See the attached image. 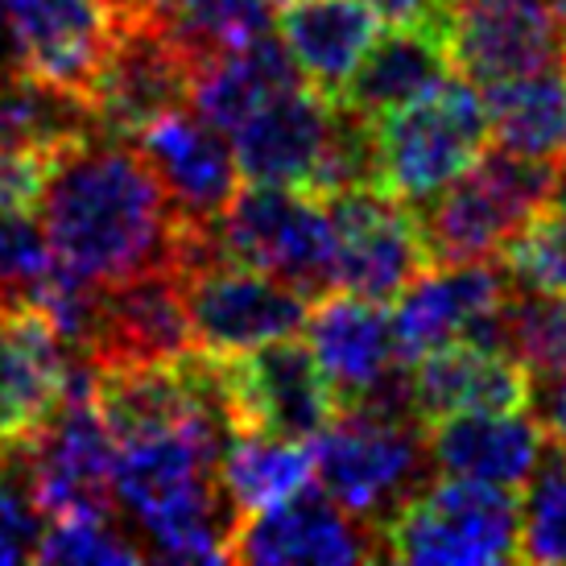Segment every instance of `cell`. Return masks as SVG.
<instances>
[{
  "mask_svg": "<svg viewBox=\"0 0 566 566\" xmlns=\"http://www.w3.org/2000/svg\"><path fill=\"white\" fill-rule=\"evenodd\" d=\"M42 228L54 261L95 285L187 273L216 252L211 228L178 216L137 142L95 133L50 161Z\"/></svg>",
  "mask_w": 566,
  "mask_h": 566,
  "instance_id": "obj_1",
  "label": "cell"
},
{
  "mask_svg": "<svg viewBox=\"0 0 566 566\" xmlns=\"http://www.w3.org/2000/svg\"><path fill=\"white\" fill-rule=\"evenodd\" d=\"M311 455L318 484L380 534L434 475L426 422L409 409V397L335 409Z\"/></svg>",
  "mask_w": 566,
  "mask_h": 566,
  "instance_id": "obj_2",
  "label": "cell"
},
{
  "mask_svg": "<svg viewBox=\"0 0 566 566\" xmlns=\"http://www.w3.org/2000/svg\"><path fill=\"white\" fill-rule=\"evenodd\" d=\"M563 161L525 158L513 149H484L480 158L447 182L439 195L418 203L426 249L434 265L492 261L509 249L525 223L551 203Z\"/></svg>",
  "mask_w": 566,
  "mask_h": 566,
  "instance_id": "obj_3",
  "label": "cell"
},
{
  "mask_svg": "<svg viewBox=\"0 0 566 566\" xmlns=\"http://www.w3.org/2000/svg\"><path fill=\"white\" fill-rule=\"evenodd\" d=\"M377 187L401 203H426L447 182H455L488 149V108L472 80L447 75L439 87L409 99L406 108L380 116Z\"/></svg>",
  "mask_w": 566,
  "mask_h": 566,
  "instance_id": "obj_4",
  "label": "cell"
},
{
  "mask_svg": "<svg viewBox=\"0 0 566 566\" xmlns=\"http://www.w3.org/2000/svg\"><path fill=\"white\" fill-rule=\"evenodd\" d=\"M211 240L223 261L273 273L311 302L335 290V223L311 190L252 182L211 223Z\"/></svg>",
  "mask_w": 566,
  "mask_h": 566,
  "instance_id": "obj_5",
  "label": "cell"
},
{
  "mask_svg": "<svg viewBox=\"0 0 566 566\" xmlns=\"http://www.w3.org/2000/svg\"><path fill=\"white\" fill-rule=\"evenodd\" d=\"M385 558L426 566L517 563V504L501 484L447 475L426 484L394 517Z\"/></svg>",
  "mask_w": 566,
  "mask_h": 566,
  "instance_id": "obj_6",
  "label": "cell"
},
{
  "mask_svg": "<svg viewBox=\"0 0 566 566\" xmlns=\"http://www.w3.org/2000/svg\"><path fill=\"white\" fill-rule=\"evenodd\" d=\"M182 294L195 347L220 360L273 339H290L311 318V298L302 290L273 273L223 261L220 252L182 273Z\"/></svg>",
  "mask_w": 566,
  "mask_h": 566,
  "instance_id": "obj_7",
  "label": "cell"
},
{
  "mask_svg": "<svg viewBox=\"0 0 566 566\" xmlns=\"http://www.w3.org/2000/svg\"><path fill=\"white\" fill-rule=\"evenodd\" d=\"M335 223V290L373 302H397L434 265L418 207L380 187L331 195Z\"/></svg>",
  "mask_w": 566,
  "mask_h": 566,
  "instance_id": "obj_8",
  "label": "cell"
},
{
  "mask_svg": "<svg viewBox=\"0 0 566 566\" xmlns=\"http://www.w3.org/2000/svg\"><path fill=\"white\" fill-rule=\"evenodd\" d=\"M220 377L232 434L252 430V434L311 442L339 409L311 344L294 335L240 356H223Z\"/></svg>",
  "mask_w": 566,
  "mask_h": 566,
  "instance_id": "obj_9",
  "label": "cell"
},
{
  "mask_svg": "<svg viewBox=\"0 0 566 566\" xmlns=\"http://www.w3.org/2000/svg\"><path fill=\"white\" fill-rule=\"evenodd\" d=\"M190 59L178 50L158 17L116 21L108 54L87 92L99 133L133 142L166 112L187 108Z\"/></svg>",
  "mask_w": 566,
  "mask_h": 566,
  "instance_id": "obj_10",
  "label": "cell"
},
{
  "mask_svg": "<svg viewBox=\"0 0 566 566\" xmlns=\"http://www.w3.org/2000/svg\"><path fill=\"white\" fill-rule=\"evenodd\" d=\"M447 54L475 87L563 63V9L554 0H451Z\"/></svg>",
  "mask_w": 566,
  "mask_h": 566,
  "instance_id": "obj_11",
  "label": "cell"
},
{
  "mask_svg": "<svg viewBox=\"0 0 566 566\" xmlns=\"http://www.w3.org/2000/svg\"><path fill=\"white\" fill-rule=\"evenodd\" d=\"M385 558V534L352 517L327 488L306 484L294 496L269 504L237 525L228 563H377Z\"/></svg>",
  "mask_w": 566,
  "mask_h": 566,
  "instance_id": "obj_12",
  "label": "cell"
},
{
  "mask_svg": "<svg viewBox=\"0 0 566 566\" xmlns=\"http://www.w3.org/2000/svg\"><path fill=\"white\" fill-rule=\"evenodd\" d=\"M306 344L315 352L339 409L406 394L394 315L385 311V302L344 290L323 294L306 318Z\"/></svg>",
  "mask_w": 566,
  "mask_h": 566,
  "instance_id": "obj_13",
  "label": "cell"
},
{
  "mask_svg": "<svg viewBox=\"0 0 566 566\" xmlns=\"http://www.w3.org/2000/svg\"><path fill=\"white\" fill-rule=\"evenodd\" d=\"M335 133H339V99L315 92L302 80L269 95L249 120H240L232 128V149L240 174L252 182L318 195Z\"/></svg>",
  "mask_w": 566,
  "mask_h": 566,
  "instance_id": "obj_14",
  "label": "cell"
},
{
  "mask_svg": "<svg viewBox=\"0 0 566 566\" xmlns=\"http://www.w3.org/2000/svg\"><path fill=\"white\" fill-rule=\"evenodd\" d=\"M513 273L492 261L468 265H430L394 306V335L401 360L413 364L434 347L492 339L501 302L513 290Z\"/></svg>",
  "mask_w": 566,
  "mask_h": 566,
  "instance_id": "obj_15",
  "label": "cell"
},
{
  "mask_svg": "<svg viewBox=\"0 0 566 566\" xmlns=\"http://www.w3.org/2000/svg\"><path fill=\"white\" fill-rule=\"evenodd\" d=\"M187 352H195V335H190L182 273L161 269L99 290L95 327L83 352L92 368L161 364Z\"/></svg>",
  "mask_w": 566,
  "mask_h": 566,
  "instance_id": "obj_16",
  "label": "cell"
},
{
  "mask_svg": "<svg viewBox=\"0 0 566 566\" xmlns=\"http://www.w3.org/2000/svg\"><path fill=\"white\" fill-rule=\"evenodd\" d=\"M142 149L158 182L166 187L178 216L199 228L223 216V207L237 199L240 190V161L232 142L216 125H207L195 112H166L142 137H133Z\"/></svg>",
  "mask_w": 566,
  "mask_h": 566,
  "instance_id": "obj_17",
  "label": "cell"
},
{
  "mask_svg": "<svg viewBox=\"0 0 566 566\" xmlns=\"http://www.w3.org/2000/svg\"><path fill=\"white\" fill-rule=\"evenodd\" d=\"M409 409L422 422H439L451 413H513L530 409L534 380L504 347L459 339V344L434 347L413 360L406 373Z\"/></svg>",
  "mask_w": 566,
  "mask_h": 566,
  "instance_id": "obj_18",
  "label": "cell"
},
{
  "mask_svg": "<svg viewBox=\"0 0 566 566\" xmlns=\"http://www.w3.org/2000/svg\"><path fill=\"white\" fill-rule=\"evenodd\" d=\"M21 63L30 75L87 99L116 17L104 0H9Z\"/></svg>",
  "mask_w": 566,
  "mask_h": 566,
  "instance_id": "obj_19",
  "label": "cell"
},
{
  "mask_svg": "<svg viewBox=\"0 0 566 566\" xmlns=\"http://www.w3.org/2000/svg\"><path fill=\"white\" fill-rule=\"evenodd\" d=\"M75 352L42 311H0V447L30 439L66 394Z\"/></svg>",
  "mask_w": 566,
  "mask_h": 566,
  "instance_id": "obj_20",
  "label": "cell"
},
{
  "mask_svg": "<svg viewBox=\"0 0 566 566\" xmlns=\"http://www.w3.org/2000/svg\"><path fill=\"white\" fill-rule=\"evenodd\" d=\"M426 442L439 475L525 488L546 451V426L525 409H513V413L475 409V413H451L439 422H426Z\"/></svg>",
  "mask_w": 566,
  "mask_h": 566,
  "instance_id": "obj_21",
  "label": "cell"
},
{
  "mask_svg": "<svg viewBox=\"0 0 566 566\" xmlns=\"http://www.w3.org/2000/svg\"><path fill=\"white\" fill-rule=\"evenodd\" d=\"M447 71H451L447 33L434 25H394L364 50L360 66L339 92V104L377 125L380 116L406 108L409 99L439 87Z\"/></svg>",
  "mask_w": 566,
  "mask_h": 566,
  "instance_id": "obj_22",
  "label": "cell"
},
{
  "mask_svg": "<svg viewBox=\"0 0 566 566\" xmlns=\"http://www.w3.org/2000/svg\"><path fill=\"white\" fill-rule=\"evenodd\" d=\"M294 83H302L298 63L290 59L282 38H273V30H269L244 46L220 50V54L190 66L187 104L207 125L232 133L240 120H249L252 112L265 104L269 95L294 87Z\"/></svg>",
  "mask_w": 566,
  "mask_h": 566,
  "instance_id": "obj_23",
  "label": "cell"
},
{
  "mask_svg": "<svg viewBox=\"0 0 566 566\" xmlns=\"http://www.w3.org/2000/svg\"><path fill=\"white\" fill-rule=\"evenodd\" d=\"M377 21L364 0H294L282 9V42L302 80L339 99L364 50L377 42Z\"/></svg>",
  "mask_w": 566,
  "mask_h": 566,
  "instance_id": "obj_24",
  "label": "cell"
},
{
  "mask_svg": "<svg viewBox=\"0 0 566 566\" xmlns=\"http://www.w3.org/2000/svg\"><path fill=\"white\" fill-rule=\"evenodd\" d=\"M99 133L92 104L83 95L54 87L30 71L0 80V145L59 158L63 149Z\"/></svg>",
  "mask_w": 566,
  "mask_h": 566,
  "instance_id": "obj_25",
  "label": "cell"
},
{
  "mask_svg": "<svg viewBox=\"0 0 566 566\" xmlns=\"http://www.w3.org/2000/svg\"><path fill=\"white\" fill-rule=\"evenodd\" d=\"M488 133L501 149L542 161H566V80L534 71L484 87Z\"/></svg>",
  "mask_w": 566,
  "mask_h": 566,
  "instance_id": "obj_26",
  "label": "cell"
},
{
  "mask_svg": "<svg viewBox=\"0 0 566 566\" xmlns=\"http://www.w3.org/2000/svg\"><path fill=\"white\" fill-rule=\"evenodd\" d=\"M216 472L232 513L244 521L269 504L294 496L298 488L315 484V455H311V442L237 430L223 442Z\"/></svg>",
  "mask_w": 566,
  "mask_h": 566,
  "instance_id": "obj_27",
  "label": "cell"
},
{
  "mask_svg": "<svg viewBox=\"0 0 566 566\" xmlns=\"http://www.w3.org/2000/svg\"><path fill=\"white\" fill-rule=\"evenodd\" d=\"M492 347H504L537 385L566 380V294L513 285L492 323Z\"/></svg>",
  "mask_w": 566,
  "mask_h": 566,
  "instance_id": "obj_28",
  "label": "cell"
},
{
  "mask_svg": "<svg viewBox=\"0 0 566 566\" xmlns=\"http://www.w3.org/2000/svg\"><path fill=\"white\" fill-rule=\"evenodd\" d=\"M269 0H154L149 17H158L195 66L269 33Z\"/></svg>",
  "mask_w": 566,
  "mask_h": 566,
  "instance_id": "obj_29",
  "label": "cell"
},
{
  "mask_svg": "<svg viewBox=\"0 0 566 566\" xmlns=\"http://www.w3.org/2000/svg\"><path fill=\"white\" fill-rule=\"evenodd\" d=\"M517 563H566V451L546 439L517 509Z\"/></svg>",
  "mask_w": 566,
  "mask_h": 566,
  "instance_id": "obj_30",
  "label": "cell"
},
{
  "mask_svg": "<svg viewBox=\"0 0 566 566\" xmlns=\"http://www.w3.org/2000/svg\"><path fill=\"white\" fill-rule=\"evenodd\" d=\"M38 563H63V566L149 563V554H145L142 537L128 534L120 513H99V517L50 521L46 537L38 546Z\"/></svg>",
  "mask_w": 566,
  "mask_h": 566,
  "instance_id": "obj_31",
  "label": "cell"
},
{
  "mask_svg": "<svg viewBox=\"0 0 566 566\" xmlns=\"http://www.w3.org/2000/svg\"><path fill=\"white\" fill-rule=\"evenodd\" d=\"M50 261L46 228L30 211H0V311H33Z\"/></svg>",
  "mask_w": 566,
  "mask_h": 566,
  "instance_id": "obj_32",
  "label": "cell"
},
{
  "mask_svg": "<svg viewBox=\"0 0 566 566\" xmlns=\"http://www.w3.org/2000/svg\"><path fill=\"white\" fill-rule=\"evenodd\" d=\"M513 282L566 294V207L546 203L504 249Z\"/></svg>",
  "mask_w": 566,
  "mask_h": 566,
  "instance_id": "obj_33",
  "label": "cell"
},
{
  "mask_svg": "<svg viewBox=\"0 0 566 566\" xmlns=\"http://www.w3.org/2000/svg\"><path fill=\"white\" fill-rule=\"evenodd\" d=\"M42 537H46V513L33 501L17 442H4L0 447V563H38Z\"/></svg>",
  "mask_w": 566,
  "mask_h": 566,
  "instance_id": "obj_34",
  "label": "cell"
},
{
  "mask_svg": "<svg viewBox=\"0 0 566 566\" xmlns=\"http://www.w3.org/2000/svg\"><path fill=\"white\" fill-rule=\"evenodd\" d=\"M50 161L54 158H46V154L0 145V211H33L42 203Z\"/></svg>",
  "mask_w": 566,
  "mask_h": 566,
  "instance_id": "obj_35",
  "label": "cell"
},
{
  "mask_svg": "<svg viewBox=\"0 0 566 566\" xmlns=\"http://www.w3.org/2000/svg\"><path fill=\"white\" fill-rule=\"evenodd\" d=\"M380 21L389 25H434L447 33V9L451 0H364Z\"/></svg>",
  "mask_w": 566,
  "mask_h": 566,
  "instance_id": "obj_36",
  "label": "cell"
},
{
  "mask_svg": "<svg viewBox=\"0 0 566 566\" xmlns=\"http://www.w3.org/2000/svg\"><path fill=\"white\" fill-rule=\"evenodd\" d=\"M530 409L537 413V422L546 426V439H554L566 451V380H558V385H537Z\"/></svg>",
  "mask_w": 566,
  "mask_h": 566,
  "instance_id": "obj_37",
  "label": "cell"
},
{
  "mask_svg": "<svg viewBox=\"0 0 566 566\" xmlns=\"http://www.w3.org/2000/svg\"><path fill=\"white\" fill-rule=\"evenodd\" d=\"M17 71H25V63H21V46H17L9 0H0V80H9Z\"/></svg>",
  "mask_w": 566,
  "mask_h": 566,
  "instance_id": "obj_38",
  "label": "cell"
},
{
  "mask_svg": "<svg viewBox=\"0 0 566 566\" xmlns=\"http://www.w3.org/2000/svg\"><path fill=\"white\" fill-rule=\"evenodd\" d=\"M104 4L112 9V17H116V21H133V17L149 13V4H154V0H104Z\"/></svg>",
  "mask_w": 566,
  "mask_h": 566,
  "instance_id": "obj_39",
  "label": "cell"
},
{
  "mask_svg": "<svg viewBox=\"0 0 566 566\" xmlns=\"http://www.w3.org/2000/svg\"><path fill=\"white\" fill-rule=\"evenodd\" d=\"M551 203H563V207H566V161H563V166H558V182H554Z\"/></svg>",
  "mask_w": 566,
  "mask_h": 566,
  "instance_id": "obj_40",
  "label": "cell"
},
{
  "mask_svg": "<svg viewBox=\"0 0 566 566\" xmlns=\"http://www.w3.org/2000/svg\"><path fill=\"white\" fill-rule=\"evenodd\" d=\"M563 63H566V9H563Z\"/></svg>",
  "mask_w": 566,
  "mask_h": 566,
  "instance_id": "obj_41",
  "label": "cell"
},
{
  "mask_svg": "<svg viewBox=\"0 0 566 566\" xmlns=\"http://www.w3.org/2000/svg\"><path fill=\"white\" fill-rule=\"evenodd\" d=\"M269 4H273V9H285V4H294V0H269Z\"/></svg>",
  "mask_w": 566,
  "mask_h": 566,
  "instance_id": "obj_42",
  "label": "cell"
},
{
  "mask_svg": "<svg viewBox=\"0 0 566 566\" xmlns=\"http://www.w3.org/2000/svg\"><path fill=\"white\" fill-rule=\"evenodd\" d=\"M563 4H566V0H563Z\"/></svg>",
  "mask_w": 566,
  "mask_h": 566,
  "instance_id": "obj_43",
  "label": "cell"
}]
</instances>
